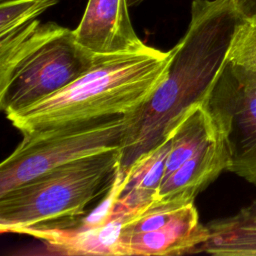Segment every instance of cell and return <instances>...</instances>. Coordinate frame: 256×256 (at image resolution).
<instances>
[{
	"mask_svg": "<svg viewBox=\"0 0 256 256\" xmlns=\"http://www.w3.org/2000/svg\"><path fill=\"white\" fill-rule=\"evenodd\" d=\"M228 155L222 136L198 150L175 171L166 176L155 202L186 204L227 170Z\"/></svg>",
	"mask_w": 256,
	"mask_h": 256,
	"instance_id": "obj_10",
	"label": "cell"
},
{
	"mask_svg": "<svg viewBox=\"0 0 256 256\" xmlns=\"http://www.w3.org/2000/svg\"><path fill=\"white\" fill-rule=\"evenodd\" d=\"M120 150L94 154L45 172L0 195V232L79 217L113 184Z\"/></svg>",
	"mask_w": 256,
	"mask_h": 256,
	"instance_id": "obj_4",
	"label": "cell"
},
{
	"mask_svg": "<svg viewBox=\"0 0 256 256\" xmlns=\"http://www.w3.org/2000/svg\"><path fill=\"white\" fill-rule=\"evenodd\" d=\"M209 236L195 253L217 256H256V200L236 214L211 221Z\"/></svg>",
	"mask_w": 256,
	"mask_h": 256,
	"instance_id": "obj_11",
	"label": "cell"
},
{
	"mask_svg": "<svg viewBox=\"0 0 256 256\" xmlns=\"http://www.w3.org/2000/svg\"><path fill=\"white\" fill-rule=\"evenodd\" d=\"M221 136L206 106L193 107L171 133V146L163 179L175 171L198 150Z\"/></svg>",
	"mask_w": 256,
	"mask_h": 256,
	"instance_id": "obj_12",
	"label": "cell"
},
{
	"mask_svg": "<svg viewBox=\"0 0 256 256\" xmlns=\"http://www.w3.org/2000/svg\"><path fill=\"white\" fill-rule=\"evenodd\" d=\"M128 115L62 125L23 134L0 165V195L61 165L122 149Z\"/></svg>",
	"mask_w": 256,
	"mask_h": 256,
	"instance_id": "obj_5",
	"label": "cell"
},
{
	"mask_svg": "<svg viewBox=\"0 0 256 256\" xmlns=\"http://www.w3.org/2000/svg\"><path fill=\"white\" fill-rule=\"evenodd\" d=\"M228 155L227 170L256 186V90L227 63L203 102Z\"/></svg>",
	"mask_w": 256,
	"mask_h": 256,
	"instance_id": "obj_7",
	"label": "cell"
},
{
	"mask_svg": "<svg viewBox=\"0 0 256 256\" xmlns=\"http://www.w3.org/2000/svg\"><path fill=\"white\" fill-rule=\"evenodd\" d=\"M171 135L162 143L137 158L127 170L121 196L132 205L146 209L155 201L162 183L170 151Z\"/></svg>",
	"mask_w": 256,
	"mask_h": 256,
	"instance_id": "obj_13",
	"label": "cell"
},
{
	"mask_svg": "<svg viewBox=\"0 0 256 256\" xmlns=\"http://www.w3.org/2000/svg\"><path fill=\"white\" fill-rule=\"evenodd\" d=\"M208 236L207 226L199 222L194 202H189L156 227L145 232L121 236L115 256L192 254Z\"/></svg>",
	"mask_w": 256,
	"mask_h": 256,
	"instance_id": "obj_8",
	"label": "cell"
},
{
	"mask_svg": "<svg viewBox=\"0 0 256 256\" xmlns=\"http://www.w3.org/2000/svg\"><path fill=\"white\" fill-rule=\"evenodd\" d=\"M232 3L242 20L256 21V0H232Z\"/></svg>",
	"mask_w": 256,
	"mask_h": 256,
	"instance_id": "obj_16",
	"label": "cell"
},
{
	"mask_svg": "<svg viewBox=\"0 0 256 256\" xmlns=\"http://www.w3.org/2000/svg\"><path fill=\"white\" fill-rule=\"evenodd\" d=\"M126 175L127 170L118 169L103 200L87 216L26 227L17 234L41 240L49 254L115 256L123 228L145 210L120 195Z\"/></svg>",
	"mask_w": 256,
	"mask_h": 256,
	"instance_id": "obj_6",
	"label": "cell"
},
{
	"mask_svg": "<svg viewBox=\"0 0 256 256\" xmlns=\"http://www.w3.org/2000/svg\"><path fill=\"white\" fill-rule=\"evenodd\" d=\"M171 50L150 46L99 55L91 68L55 94L7 118L22 134L129 115L152 95L166 74Z\"/></svg>",
	"mask_w": 256,
	"mask_h": 256,
	"instance_id": "obj_2",
	"label": "cell"
},
{
	"mask_svg": "<svg viewBox=\"0 0 256 256\" xmlns=\"http://www.w3.org/2000/svg\"><path fill=\"white\" fill-rule=\"evenodd\" d=\"M236 76L256 90V21L240 20L227 54Z\"/></svg>",
	"mask_w": 256,
	"mask_h": 256,
	"instance_id": "obj_14",
	"label": "cell"
},
{
	"mask_svg": "<svg viewBox=\"0 0 256 256\" xmlns=\"http://www.w3.org/2000/svg\"><path fill=\"white\" fill-rule=\"evenodd\" d=\"M57 0H1L0 35L7 34L34 20Z\"/></svg>",
	"mask_w": 256,
	"mask_h": 256,
	"instance_id": "obj_15",
	"label": "cell"
},
{
	"mask_svg": "<svg viewBox=\"0 0 256 256\" xmlns=\"http://www.w3.org/2000/svg\"><path fill=\"white\" fill-rule=\"evenodd\" d=\"M96 54L73 30L32 20L0 35V107L6 116L55 94L91 68Z\"/></svg>",
	"mask_w": 256,
	"mask_h": 256,
	"instance_id": "obj_3",
	"label": "cell"
},
{
	"mask_svg": "<svg viewBox=\"0 0 256 256\" xmlns=\"http://www.w3.org/2000/svg\"><path fill=\"white\" fill-rule=\"evenodd\" d=\"M143 1H144V0H127L129 6H136V5L140 4V3L143 2Z\"/></svg>",
	"mask_w": 256,
	"mask_h": 256,
	"instance_id": "obj_17",
	"label": "cell"
},
{
	"mask_svg": "<svg viewBox=\"0 0 256 256\" xmlns=\"http://www.w3.org/2000/svg\"><path fill=\"white\" fill-rule=\"evenodd\" d=\"M240 20L232 0H193L188 29L171 49L164 78L150 98L128 115L121 169L167 139L186 114L205 101L226 64Z\"/></svg>",
	"mask_w": 256,
	"mask_h": 256,
	"instance_id": "obj_1",
	"label": "cell"
},
{
	"mask_svg": "<svg viewBox=\"0 0 256 256\" xmlns=\"http://www.w3.org/2000/svg\"><path fill=\"white\" fill-rule=\"evenodd\" d=\"M127 0H88L84 15L75 30L78 44L99 54L136 51L146 46L132 26Z\"/></svg>",
	"mask_w": 256,
	"mask_h": 256,
	"instance_id": "obj_9",
	"label": "cell"
}]
</instances>
